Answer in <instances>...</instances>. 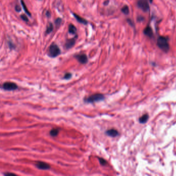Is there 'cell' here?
<instances>
[{
    "label": "cell",
    "instance_id": "cell-1",
    "mask_svg": "<svg viewBox=\"0 0 176 176\" xmlns=\"http://www.w3.org/2000/svg\"><path fill=\"white\" fill-rule=\"evenodd\" d=\"M157 45L160 49L165 52H167L169 49V45L167 38L165 37L160 36L158 38Z\"/></svg>",
    "mask_w": 176,
    "mask_h": 176
},
{
    "label": "cell",
    "instance_id": "cell-2",
    "mask_svg": "<svg viewBox=\"0 0 176 176\" xmlns=\"http://www.w3.org/2000/svg\"><path fill=\"white\" fill-rule=\"evenodd\" d=\"M61 53V51L59 47V46L55 43H52L49 47L48 55L50 57L54 58L58 55H59Z\"/></svg>",
    "mask_w": 176,
    "mask_h": 176
},
{
    "label": "cell",
    "instance_id": "cell-3",
    "mask_svg": "<svg viewBox=\"0 0 176 176\" xmlns=\"http://www.w3.org/2000/svg\"><path fill=\"white\" fill-rule=\"evenodd\" d=\"M104 99V95L101 93H95L92 94L85 100V101L87 103H93L103 100Z\"/></svg>",
    "mask_w": 176,
    "mask_h": 176
},
{
    "label": "cell",
    "instance_id": "cell-4",
    "mask_svg": "<svg viewBox=\"0 0 176 176\" xmlns=\"http://www.w3.org/2000/svg\"><path fill=\"white\" fill-rule=\"evenodd\" d=\"M137 6L144 12H147L149 10V5L147 0H139L137 2Z\"/></svg>",
    "mask_w": 176,
    "mask_h": 176
},
{
    "label": "cell",
    "instance_id": "cell-5",
    "mask_svg": "<svg viewBox=\"0 0 176 176\" xmlns=\"http://www.w3.org/2000/svg\"><path fill=\"white\" fill-rule=\"evenodd\" d=\"M2 87L6 90H14L18 88V86L13 82H5L3 84Z\"/></svg>",
    "mask_w": 176,
    "mask_h": 176
},
{
    "label": "cell",
    "instance_id": "cell-6",
    "mask_svg": "<svg viewBox=\"0 0 176 176\" xmlns=\"http://www.w3.org/2000/svg\"><path fill=\"white\" fill-rule=\"evenodd\" d=\"M77 38V35H76L75 37H74L73 38L71 39H67L66 41L65 45L66 49H70L72 48L75 45Z\"/></svg>",
    "mask_w": 176,
    "mask_h": 176
},
{
    "label": "cell",
    "instance_id": "cell-7",
    "mask_svg": "<svg viewBox=\"0 0 176 176\" xmlns=\"http://www.w3.org/2000/svg\"><path fill=\"white\" fill-rule=\"evenodd\" d=\"M75 58L81 63L85 64L88 61V57L87 55L85 54H77L74 56Z\"/></svg>",
    "mask_w": 176,
    "mask_h": 176
},
{
    "label": "cell",
    "instance_id": "cell-8",
    "mask_svg": "<svg viewBox=\"0 0 176 176\" xmlns=\"http://www.w3.org/2000/svg\"><path fill=\"white\" fill-rule=\"evenodd\" d=\"M36 166L37 168L41 170H47L50 168V166L47 164L43 162H37L36 164Z\"/></svg>",
    "mask_w": 176,
    "mask_h": 176
},
{
    "label": "cell",
    "instance_id": "cell-9",
    "mask_svg": "<svg viewBox=\"0 0 176 176\" xmlns=\"http://www.w3.org/2000/svg\"><path fill=\"white\" fill-rule=\"evenodd\" d=\"M143 32L146 36L149 37V38H152L153 36V30L150 26H147L144 29Z\"/></svg>",
    "mask_w": 176,
    "mask_h": 176
},
{
    "label": "cell",
    "instance_id": "cell-10",
    "mask_svg": "<svg viewBox=\"0 0 176 176\" xmlns=\"http://www.w3.org/2000/svg\"><path fill=\"white\" fill-rule=\"evenodd\" d=\"M73 16L74 17V18H75V19L76 20V21L78 22H79V23H80L81 24H84V25H87V24L88 22L84 18H82L81 16H79V15L76 14L75 13H73Z\"/></svg>",
    "mask_w": 176,
    "mask_h": 176
},
{
    "label": "cell",
    "instance_id": "cell-11",
    "mask_svg": "<svg viewBox=\"0 0 176 176\" xmlns=\"http://www.w3.org/2000/svg\"><path fill=\"white\" fill-rule=\"evenodd\" d=\"M106 134H107V135L112 137H116L118 135L119 133L117 131V130L114 129H111L109 130H108L106 131Z\"/></svg>",
    "mask_w": 176,
    "mask_h": 176
},
{
    "label": "cell",
    "instance_id": "cell-12",
    "mask_svg": "<svg viewBox=\"0 0 176 176\" xmlns=\"http://www.w3.org/2000/svg\"><path fill=\"white\" fill-rule=\"evenodd\" d=\"M77 31L76 27L73 24H70L68 26V31L70 34L72 35H75Z\"/></svg>",
    "mask_w": 176,
    "mask_h": 176
},
{
    "label": "cell",
    "instance_id": "cell-13",
    "mask_svg": "<svg viewBox=\"0 0 176 176\" xmlns=\"http://www.w3.org/2000/svg\"><path fill=\"white\" fill-rule=\"evenodd\" d=\"M149 116L148 114H146L142 115L141 117H140L139 118V122L140 123H146L148 121V120L149 119Z\"/></svg>",
    "mask_w": 176,
    "mask_h": 176
},
{
    "label": "cell",
    "instance_id": "cell-14",
    "mask_svg": "<svg viewBox=\"0 0 176 176\" xmlns=\"http://www.w3.org/2000/svg\"><path fill=\"white\" fill-rule=\"evenodd\" d=\"M21 5H22V7H23V8L24 11H25V13H26L28 15H29V17H31V13H30V12L28 10L27 8V7H26V6L25 3L24 2V1H23V0H21Z\"/></svg>",
    "mask_w": 176,
    "mask_h": 176
},
{
    "label": "cell",
    "instance_id": "cell-15",
    "mask_svg": "<svg viewBox=\"0 0 176 176\" xmlns=\"http://www.w3.org/2000/svg\"><path fill=\"white\" fill-rule=\"evenodd\" d=\"M59 133V130L58 129H53L50 132V134L53 137H55L58 135Z\"/></svg>",
    "mask_w": 176,
    "mask_h": 176
},
{
    "label": "cell",
    "instance_id": "cell-16",
    "mask_svg": "<svg viewBox=\"0 0 176 176\" xmlns=\"http://www.w3.org/2000/svg\"><path fill=\"white\" fill-rule=\"evenodd\" d=\"M53 25L52 23H50L46 27L45 33L46 34H49L51 33L53 31Z\"/></svg>",
    "mask_w": 176,
    "mask_h": 176
},
{
    "label": "cell",
    "instance_id": "cell-17",
    "mask_svg": "<svg viewBox=\"0 0 176 176\" xmlns=\"http://www.w3.org/2000/svg\"><path fill=\"white\" fill-rule=\"evenodd\" d=\"M121 10L124 14H129V12H130L129 8L127 5H124L123 7H122Z\"/></svg>",
    "mask_w": 176,
    "mask_h": 176
},
{
    "label": "cell",
    "instance_id": "cell-18",
    "mask_svg": "<svg viewBox=\"0 0 176 176\" xmlns=\"http://www.w3.org/2000/svg\"><path fill=\"white\" fill-rule=\"evenodd\" d=\"M61 22H62V19L60 18H58L55 20V23L56 25L57 26H59L61 24Z\"/></svg>",
    "mask_w": 176,
    "mask_h": 176
},
{
    "label": "cell",
    "instance_id": "cell-19",
    "mask_svg": "<svg viewBox=\"0 0 176 176\" xmlns=\"http://www.w3.org/2000/svg\"><path fill=\"white\" fill-rule=\"evenodd\" d=\"M99 161L100 162V163L102 165H105L106 164V163H107L106 161L104 159H103L102 158H99Z\"/></svg>",
    "mask_w": 176,
    "mask_h": 176
},
{
    "label": "cell",
    "instance_id": "cell-20",
    "mask_svg": "<svg viewBox=\"0 0 176 176\" xmlns=\"http://www.w3.org/2000/svg\"><path fill=\"white\" fill-rule=\"evenodd\" d=\"M20 18L22 19V20H23L24 21H25V22H28V18L26 17V15L25 14H21L20 15Z\"/></svg>",
    "mask_w": 176,
    "mask_h": 176
},
{
    "label": "cell",
    "instance_id": "cell-21",
    "mask_svg": "<svg viewBox=\"0 0 176 176\" xmlns=\"http://www.w3.org/2000/svg\"><path fill=\"white\" fill-rule=\"evenodd\" d=\"M71 76H72V74H71V73H66L65 74L64 76H63V78H64V79H68L70 78L71 77Z\"/></svg>",
    "mask_w": 176,
    "mask_h": 176
},
{
    "label": "cell",
    "instance_id": "cell-22",
    "mask_svg": "<svg viewBox=\"0 0 176 176\" xmlns=\"http://www.w3.org/2000/svg\"><path fill=\"white\" fill-rule=\"evenodd\" d=\"M15 10L17 12H20L21 10V7L20 6L18 5H16L15 6Z\"/></svg>",
    "mask_w": 176,
    "mask_h": 176
},
{
    "label": "cell",
    "instance_id": "cell-23",
    "mask_svg": "<svg viewBox=\"0 0 176 176\" xmlns=\"http://www.w3.org/2000/svg\"><path fill=\"white\" fill-rule=\"evenodd\" d=\"M126 21H127V23L131 25V26H134V23H133V22L131 20V19H127V20H126Z\"/></svg>",
    "mask_w": 176,
    "mask_h": 176
},
{
    "label": "cell",
    "instance_id": "cell-24",
    "mask_svg": "<svg viewBox=\"0 0 176 176\" xmlns=\"http://www.w3.org/2000/svg\"><path fill=\"white\" fill-rule=\"evenodd\" d=\"M45 15L47 17V18H50L51 17V12L49 10H46L45 12Z\"/></svg>",
    "mask_w": 176,
    "mask_h": 176
},
{
    "label": "cell",
    "instance_id": "cell-25",
    "mask_svg": "<svg viewBox=\"0 0 176 176\" xmlns=\"http://www.w3.org/2000/svg\"><path fill=\"white\" fill-rule=\"evenodd\" d=\"M143 19V17H139L137 18V20L139 21H142Z\"/></svg>",
    "mask_w": 176,
    "mask_h": 176
},
{
    "label": "cell",
    "instance_id": "cell-26",
    "mask_svg": "<svg viewBox=\"0 0 176 176\" xmlns=\"http://www.w3.org/2000/svg\"><path fill=\"white\" fill-rule=\"evenodd\" d=\"M5 175H15V174L14 173H5Z\"/></svg>",
    "mask_w": 176,
    "mask_h": 176
},
{
    "label": "cell",
    "instance_id": "cell-27",
    "mask_svg": "<svg viewBox=\"0 0 176 176\" xmlns=\"http://www.w3.org/2000/svg\"><path fill=\"white\" fill-rule=\"evenodd\" d=\"M108 3H109V1H108V0H107V1H105V2H104V4L105 5H107L108 4Z\"/></svg>",
    "mask_w": 176,
    "mask_h": 176
},
{
    "label": "cell",
    "instance_id": "cell-28",
    "mask_svg": "<svg viewBox=\"0 0 176 176\" xmlns=\"http://www.w3.org/2000/svg\"><path fill=\"white\" fill-rule=\"evenodd\" d=\"M153 0H149V1H150V3H152V2H153Z\"/></svg>",
    "mask_w": 176,
    "mask_h": 176
}]
</instances>
